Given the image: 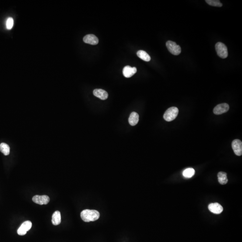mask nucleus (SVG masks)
Returning <instances> with one entry per match:
<instances>
[{
    "instance_id": "obj_14",
    "label": "nucleus",
    "mask_w": 242,
    "mask_h": 242,
    "mask_svg": "<svg viewBox=\"0 0 242 242\" xmlns=\"http://www.w3.org/2000/svg\"><path fill=\"white\" fill-rule=\"evenodd\" d=\"M52 223L55 226H57L61 222V213L59 211H56L53 214L52 218Z\"/></svg>"
},
{
    "instance_id": "obj_5",
    "label": "nucleus",
    "mask_w": 242,
    "mask_h": 242,
    "mask_svg": "<svg viewBox=\"0 0 242 242\" xmlns=\"http://www.w3.org/2000/svg\"><path fill=\"white\" fill-rule=\"evenodd\" d=\"M32 227V223L31 221H25L23 223L20 227L17 230V233L20 235H24L27 232L31 229Z\"/></svg>"
},
{
    "instance_id": "obj_2",
    "label": "nucleus",
    "mask_w": 242,
    "mask_h": 242,
    "mask_svg": "<svg viewBox=\"0 0 242 242\" xmlns=\"http://www.w3.org/2000/svg\"><path fill=\"white\" fill-rule=\"evenodd\" d=\"M179 113L177 107H172L168 109L164 113L163 118L167 122H170L176 118Z\"/></svg>"
},
{
    "instance_id": "obj_9",
    "label": "nucleus",
    "mask_w": 242,
    "mask_h": 242,
    "mask_svg": "<svg viewBox=\"0 0 242 242\" xmlns=\"http://www.w3.org/2000/svg\"><path fill=\"white\" fill-rule=\"evenodd\" d=\"M208 208L210 212L217 214H221L223 210L222 206L217 203H210L209 205Z\"/></svg>"
},
{
    "instance_id": "obj_20",
    "label": "nucleus",
    "mask_w": 242,
    "mask_h": 242,
    "mask_svg": "<svg viewBox=\"0 0 242 242\" xmlns=\"http://www.w3.org/2000/svg\"><path fill=\"white\" fill-rule=\"evenodd\" d=\"M7 29L11 30L13 28V25H14V20L13 18H9L7 21Z\"/></svg>"
},
{
    "instance_id": "obj_1",
    "label": "nucleus",
    "mask_w": 242,
    "mask_h": 242,
    "mask_svg": "<svg viewBox=\"0 0 242 242\" xmlns=\"http://www.w3.org/2000/svg\"><path fill=\"white\" fill-rule=\"evenodd\" d=\"M80 216L82 220L85 222H94L99 218V212L96 210L85 209L81 212Z\"/></svg>"
},
{
    "instance_id": "obj_10",
    "label": "nucleus",
    "mask_w": 242,
    "mask_h": 242,
    "mask_svg": "<svg viewBox=\"0 0 242 242\" xmlns=\"http://www.w3.org/2000/svg\"><path fill=\"white\" fill-rule=\"evenodd\" d=\"M84 42L91 45H97L98 44L99 40L97 37L93 34H88L85 36L83 39Z\"/></svg>"
},
{
    "instance_id": "obj_15",
    "label": "nucleus",
    "mask_w": 242,
    "mask_h": 242,
    "mask_svg": "<svg viewBox=\"0 0 242 242\" xmlns=\"http://www.w3.org/2000/svg\"><path fill=\"white\" fill-rule=\"evenodd\" d=\"M217 177H218V182L220 184L224 185L227 183L228 180L226 173L223 172H219L217 174Z\"/></svg>"
},
{
    "instance_id": "obj_3",
    "label": "nucleus",
    "mask_w": 242,
    "mask_h": 242,
    "mask_svg": "<svg viewBox=\"0 0 242 242\" xmlns=\"http://www.w3.org/2000/svg\"><path fill=\"white\" fill-rule=\"evenodd\" d=\"M216 50L218 56L224 59L228 55L227 48L224 44L222 42H217L215 45Z\"/></svg>"
},
{
    "instance_id": "obj_16",
    "label": "nucleus",
    "mask_w": 242,
    "mask_h": 242,
    "mask_svg": "<svg viewBox=\"0 0 242 242\" xmlns=\"http://www.w3.org/2000/svg\"><path fill=\"white\" fill-rule=\"evenodd\" d=\"M137 55L138 57L146 62H149L151 60L150 56L145 51H138L137 52Z\"/></svg>"
},
{
    "instance_id": "obj_18",
    "label": "nucleus",
    "mask_w": 242,
    "mask_h": 242,
    "mask_svg": "<svg viewBox=\"0 0 242 242\" xmlns=\"http://www.w3.org/2000/svg\"><path fill=\"white\" fill-rule=\"evenodd\" d=\"M195 173L194 169L192 168L187 169L183 171L182 174L185 178H190L193 177Z\"/></svg>"
},
{
    "instance_id": "obj_11",
    "label": "nucleus",
    "mask_w": 242,
    "mask_h": 242,
    "mask_svg": "<svg viewBox=\"0 0 242 242\" xmlns=\"http://www.w3.org/2000/svg\"><path fill=\"white\" fill-rule=\"evenodd\" d=\"M137 72L136 67H132L129 65H126L123 69V75L126 78H130L132 76Z\"/></svg>"
},
{
    "instance_id": "obj_4",
    "label": "nucleus",
    "mask_w": 242,
    "mask_h": 242,
    "mask_svg": "<svg viewBox=\"0 0 242 242\" xmlns=\"http://www.w3.org/2000/svg\"><path fill=\"white\" fill-rule=\"evenodd\" d=\"M168 50L171 54L174 55H179L181 52V49L180 45L172 41H169L166 43Z\"/></svg>"
},
{
    "instance_id": "obj_17",
    "label": "nucleus",
    "mask_w": 242,
    "mask_h": 242,
    "mask_svg": "<svg viewBox=\"0 0 242 242\" xmlns=\"http://www.w3.org/2000/svg\"><path fill=\"white\" fill-rule=\"evenodd\" d=\"M0 151L5 156L8 155L10 153V148L7 144L1 143L0 144Z\"/></svg>"
},
{
    "instance_id": "obj_12",
    "label": "nucleus",
    "mask_w": 242,
    "mask_h": 242,
    "mask_svg": "<svg viewBox=\"0 0 242 242\" xmlns=\"http://www.w3.org/2000/svg\"><path fill=\"white\" fill-rule=\"evenodd\" d=\"M93 94L95 97L102 100H105L108 97V94L107 92L101 89H96L94 90L93 91Z\"/></svg>"
},
{
    "instance_id": "obj_7",
    "label": "nucleus",
    "mask_w": 242,
    "mask_h": 242,
    "mask_svg": "<svg viewBox=\"0 0 242 242\" xmlns=\"http://www.w3.org/2000/svg\"><path fill=\"white\" fill-rule=\"evenodd\" d=\"M229 105L227 103H222L217 105L214 109V113L217 115H220L227 112L229 110Z\"/></svg>"
},
{
    "instance_id": "obj_13",
    "label": "nucleus",
    "mask_w": 242,
    "mask_h": 242,
    "mask_svg": "<svg viewBox=\"0 0 242 242\" xmlns=\"http://www.w3.org/2000/svg\"><path fill=\"white\" fill-rule=\"evenodd\" d=\"M139 120V114L136 112H132L131 113L129 118V123L132 126H134L138 124Z\"/></svg>"
},
{
    "instance_id": "obj_19",
    "label": "nucleus",
    "mask_w": 242,
    "mask_h": 242,
    "mask_svg": "<svg viewBox=\"0 0 242 242\" xmlns=\"http://www.w3.org/2000/svg\"><path fill=\"white\" fill-rule=\"evenodd\" d=\"M205 1L207 4L213 7H221L222 6V4L220 2V1L218 0H206Z\"/></svg>"
},
{
    "instance_id": "obj_6",
    "label": "nucleus",
    "mask_w": 242,
    "mask_h": 242,
    "mask_svg": "<svg viewBox=\"0 0 242 242\" xmlns=\"http://www.w3.org/2000/svg\"><path fill=\"white\" fill-rule=\"evenodd\" d=\"M32 201L34 203L40 204H47L49 202V197L46 195H36L33 196Z\"/></svg>"
},
{
    "instance_id": "obj_8",
    "label": "nucleus",
    "mask_w": 242,
    "mask_h": 242,
    "mask_svg": "<svg viewBox=\"0 0 242 242\" xmlns=\"http://www.w3.org/2000/svg\"><path fill=\"white\" fill-rule=\"evenodd\" d=\"M232 147L235 153L238 156L242 154V142L239 140H235L232 143Z\"/></svg>"
}]
</instances>
